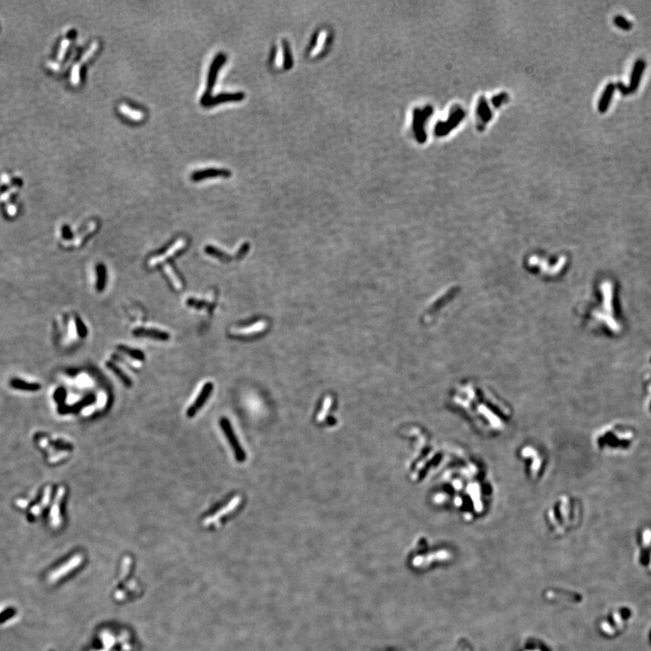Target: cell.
I'll use <instances>...</instances> for the list:
<instances>
[{
  "instance_id": "cell-6",
  "label": "cell",
  "mask_w": 651,
  "mask_h": 651,
  "mask_svg": "<svg viewBox=\"0 0 651 651\" xmlns=\"http://www.w3.org/2000/svg\"><path fill=\"white\" fill-rule=\"evenodd\" d=\"M615 90H616V83L614 82H609L606 85L605 89L602 92L598 103V110L600 113H605L610 108Z\"/></svg>"
},
{
  "instance_id": "cell-13",
  "label": "cell",
  "mask_w": 651,
  "mask_h": 651,
  "mask_svg": "<svg viewBox=\"0 0 651 651\" xmlns=\"http://www.w3.org/2000/svg\"><path fill=\"white\" fill-rule=\"evenodd\" d=\"M244 97L243 93H226V94H221L219 96L213 99L212 101L208 102V105H215L217 103H225V102H230V101H241Z\"/></svg>"
},
{
  "instance_id": "cell-5",
  "label": "cell",
  "mask_w": 651,
  "mask_h": 651,
  "mask_svg": "<svg viewBox=\"0 0 651 651\" xmlns=\"http://www.w3.org/2000/svg\"><path fill=\"white\" fill-rule=\"evenodd\" d=\"M241 501H242V498L239 496L234 497L224 508L220 509L218 512H217L215 515H213L211 516L206 517L205 521H204V525L205 526H210L211 524L217 523V522H218V520L221 519L224 515L233 512L234 509L237 508V506L240 505Z\"/></svg>"
},
{
  "instance_id": "cell-21",
  "label": "cell",
  "mask_w": 651,
  "mask_h": 651,
  "mask_svg": "<svg viewBox=\"0 0 651 651\" xmlns=\"http://www.w3.org/2000/svg\"><path fill=\"white\" fill-rule=\"evenodd\" d=\"M616 89H618V90L620 91V92H621L623 95H624V96L629 95V93H628V86L625 85V84H624L623 82H622V81H618L617 83H616Z\"/></svg>"
},
{
  "instance_id": "cell-2",
  "label": "cell",
  "mask_w": 651,
  "mask_h": 651,
  "mask_svg": "<svg viewBox=\"0 0 651 651\" xmlns=\"http://www.w3.org/2000/svg\"><path fill=\"white\" fill-rule=\"evenodd\" d=\"M220 424H221V427L223 429V433L225 434L227 439H228L230 444L233 447L234 455L237 459V461H244L245 460V454H244V451L242 450V447L239 444V442L237 441V439H236V437H235L234 434V431L231 427L227 419L222 418Z\"/></svg>"
},
{
  "instance_id": "cell-9",
  "label": "cell",
  "mask_w": 651,
  "mask_h": 651,
  "mask_svg": "<svg viewBox=\"0 0 651 651\" xmlns=\"http://www.w3.org/2000/svg\"><path fill=\"white\" fill-rule=\"evenodd\" d=\"M230 172L227 170H223V169H206V170H202V171L195 172L194 175L192 176V178L194 181H199L201 179H205L208 177H229Z\"/></svg>"
},
{
  "instance_id": "cell-17",
  "label": "cell",
  "mask_w": 651,
  "mask_h": 651,
  "mask_svg": "<svg viewBox=\"0 0 651 651\" xmlns=\"http://www.w3.org/2000/svg\"><path fill=\"white\" fill-rule=\"evenodd\" d=\"M118 349L120 350L122 353H124V354H127V355L131 356V357L134 358V359L138 360V361H143V360L145 359V355H144V354H143L140 350L131 349V348H128V347L122 346V345L119 346V347H118Z\"/></svg>"
},
{
  "instance_id": "cell-23",
  "label": "cell",
  "mask_w": 651,
  "mask_h": 651,
  "mask_svg": "<svg viewBox=\"0 0 651 651\" xmlns=\"http://www.w3.org/2000/svg\"><path fill=\"white\" fill-rule=\"evenodd\" d=\"M248 249H249V244H246L244 245H243V247L240 249V251H238L237 258H241L243 257V256H244L246 254V252L248 251Z\"/></svg>"
},
{
  "instance_id": "cell-12",
  "label": "cell",
  "mask_w": 651,
  "mask_h": 651,
  "mask_svg": "<svg viewBox=\"0 0 651 651\" xmlns=\"http://www.w3.org/2000/svg\"><path fill=\"white\" fill-rule=\"evenodd\" d=\"M106 366H107V367H108L110 371L113 372L115 375L119 377V379H120V381L124 383L127 387H131V386H132V379L128 377L125 373L120 369L119 366H117V365H115L113 362L108 361V362L106 363Z\"/></svg>"
},
{
  "instance_id": "cell-18",
  "label": "cell",
  "mask_w": 651,
  "mask_h": 651,
  "mask_svg": "<svg viewBox=\"0 0 651 651\" xmlns=\"http://www.w3.org/2000/svg\"><path fill=\"white\" fill-rule=\"evenodd\" d=\"M205 251H206L207 254L211 255L213 257L217 258V259H219V260L222 261V262H228L229 260H230V257H229L227 254H225L224 252L220 251L219 249H217V248L214 247V246H206Z\"/></svg>"
},
{
  "instance_id": "cell-19",
  "label": "cell",
  "mask_w": 651,
  "mask_h": 651,
  "mask_svg": "<svg viewBox=\"0 0 651 651\" xmlns=\"http://www.w3.org/2000/svg\"><path fill=\"white\" fill-rule=\"evenodd\" d=\"M613 23L615 24L619 28L623 29L624 31H629V30L632 29V27H633V25L630 21H628L626 17L621 16V15H618L616 17H613Z\"/></svg>"
},
{
  "instance_id": "cell-4",
  "label": "cell",
  "mask_w": 651,
  "mask_h": 651,
  "mask_svg": "<svg viewBox=\"0 0 651 651\" xmlns=\"http://www.w3.org/2000/svg\"><path fill=\"white\" fill-rule=\"evenodd\" d=\"M212 391H213V383H206L204 385V387L201 390L200 394H198L197 399L194 401V404L188 409L187 415L189 417H193L197 413V411L200 410L202 406L205 405L206 400L208 399L209 395L211 394Z\"/></svg>"
},
{
  "instance_id": "cell-10",
  "label": "cell",
  "mask_w": 651,
  "mask_h": 651,
  "mask_svg": "<svg viewBox=\"0 0 651 651\" xmlns=\"http://www.w3.org/2000/svg\"><path fill=\"white\" fill-rule=\"evenodd\" d=\"M463 117H464V113H462V111H461V109H460V110H457V111L455 112V114L452 115L451 121H450V122H449V121L445 122V123H448V124H442V125L439 124V125L437 126V128H436V134H437V135H445L447 132H450V130H451V128H453L454 126L457 125L458 122L461 120Z\"/></svg>"
},
{
  "instance_id": "cell-15",
  "label": "cell",
  "mask_w": 651,
  "mask_h": 651,
  "mask_svg": "<svg viewBox=\"0 0 651 651\" xmlns=\"http://www.w3.org/2000/svg\"><path fill=\"white\" fill-rule=\"evenodd\" d=\"M119 109H120V111L122 114L126 115L128 118H130L132 120L138 121V120H141L143 119V114L141 111L132 109V108H130L126 104H120Z\"/></svg>"
},
{
  "instance_id": "cell-20",
  "label": "cell",
  "mask_w": 651,
  "mask_h": 651,
  "mask_svg": "<svg viewBox=\"0 0 651 651\" xmlns=\"http://www.w3.org/2000/svg\"><path fill=\"white\" fill-rule=\"evenodd\" d=\"M479 114L480 118L483 120V122H487L491 119V111L488 108V104L486 103V100L480 101V106H479Z\"/></svg>"
},
{
  "instance_id": "cell-7",
  "label": "cell",
  "mask_w": 651,
  "mask_h": 651,
  "mask_svg": "<svg viewBox=\"0 0 651 651\" xmlns=\"http://www.w3.org/2000/svg\"><path fill=\"white\" fill-rule=\"evenodd\" d=\"M425 108L426 109H424V110H416L415 113H414V120H413L414 131L416 132L418 140L421 141V142H423L425 139V135H424V132H423V122H424V120H426V118H428L429 115L431 114V112H432V108Z\"/></svg>"
},
{
  "instance_id": "cell-16",
  "label": "cell",
  "mask_w": 651,
  "mask_h": 651,
  "mask_svg": "<svg viewBox=\"0 0 651 651\" xmlns=\"http://www.w3.org/2000/svg\"><path fill=\"white\" fill-rule=\"evenodd\" d=\"M223 56H222V55H220L219 57H217V59H216V61H215V62H214V63H213V65H212L211 71H210V75H209V84H208V90H211L212 86H213V84H214V82H215V80H216V77H217V72H218V70H219V68L221 67V65H222V63H223Z\"/></svg>"
},
{
  "instance_id": "cell-11",
  "label": "cell",
  "mask_w": 651,
  "mask_h": 651,
  "mask_svg": "<svg viewBox=\"0 0 651 651\" xmlns=\"http://www.w3.org/2000/svg\"><path fill=\"white\" fill-rule=\"evenodd\" d=\"M184 245H185V243H184L183 241H178L175 245H173V247H171V248L167 251V252H166V251L165 252L164 255H160V256H158V257H155L154 259H151L150 262H149V265H150V266H155V265H157V264H159L160 263L164 262V261H165L166 259H167V258L174 256L177 252H178V251H180V250L183 248Z\"/></svg>"
},
{
  "instance_id": "cell-1",
  "label": "cell",
  "mask_w": 651,
  "mask_h": 651,
  "mask_svg": "<svg viewBox=\"0 0 651 651\" xmlns=\"http://www.w3.org/2000/svg\"><path fill=\"white\" fill-rule=\"evenodd\" d=\"M634 432L621 425H613L599 434L597 443L600 450L628 451L634 444Z\"/></svg>"
},
{
  "instance_id": "cell-22",
  "label": "cell",
  "mask_w": 651,
  "mask_h": 651,
  "mask_svg": "<svg viewBox=\"0 0 651 651\" xmlns=\"http://www.w3.org/2000/svg\"><path fill=\"white\" fill-rule=\"evenodd\" d=\"M77 328H78V332H79V335L81 337H85L87 335V329H86L85 326L83 325L82 322L79 320H77Z\"/></svg>"
},
{
  "instance_id": "cell-3",
  "label": "cell",
  "mask_w": 651,
  "mask_h": 651,
  "mask_svg": "<svg viewBox=\"0 0 651 651\" xmlns=\"http://www.w3.org/2000/svg\"><path fill=\"white\" fill-rule=\"evenodd\" d=\"M647 63L644 59H638L634 63V66L631 72L630 79H629V83L628 85V93L633 94L634 92L638 91L640 87V81L642 79V75L645 72Z\"/></svg>"
},
{
  "instance_id": "cell-14",
  "label": "cell",
  "mask_w": 651,
  "mask_h": 651,
  "mask_svg": "<svg viewBox=\"0 0 651 651\" xmlns=\"http://www.w3.org/2000/svg\"><path fill=\"white\" fill-rule=\"evenodd\" d=\"M96 272H97L96 288H97L98 292H103L105 286H106V281H107V271H106L105 266L103 264H98Z\"/></svg>"
},
{
  "instance_id": "cell-8",
  "label": "cell",
  "mask_w": 651,
  "mask_h": 651,
  "mask_svg": "<svg viewBox=\"0 0 651 651\" xmlns=\"http://www.w3.org/2000/svg\"><path fill=\"white\" fill-rule=\"evenodd\" d=\"M133 334L137 337H146L160 340V341H166L169 338V335L166 332L160 331L158 329L154 328H137L133 331Z\"/></svg>"
}]
</instances>
